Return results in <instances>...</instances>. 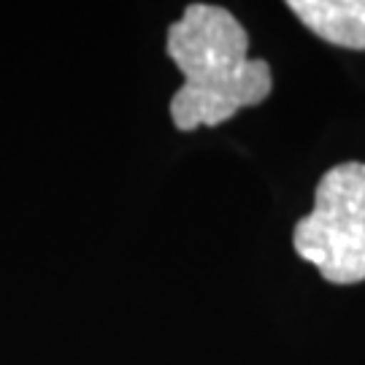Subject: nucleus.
<instances>
[{
  "instance_id": "nucleus-1",
  "label": "nucleus",
  "mask_w": 365,
  "mask_h": 365,
  "mask_svg": "<svg viewBox=\"0 0 365 365\" xmlns=\"http://www.w3.org/2000/svg\"><path fill=\"white\" fill-rule=\"evenodd\" d=\"M165 52L184 76L170 98V119L182 133L217 128L274 90L271 66L249 57V33L222 6H187L168 27Z\"/></svg>"
},
{
  "instance_id": "nucleus-2",
  "label": "nucleus",
  "mask_w": 365,
  "mask_h": 365,
  "mask_svg": "<svg viewBox=\"0 0 365 365\" xmlns=\"http://www.w3.org/2000/svg\"><path fill=\"white\" fill-rule=\"evenodd\" d=\"M292 247L330 284L365 282V163H341L319 179L312 214L292 227Z\"/></svg>"
},
{
  "instance_id": "nucleus-3",
  "label": "nucleus",
  "mask_w": 365,
  "mask_h": 365,
  "mask_svg": "<svg viewBox=\"0 0 365 365\" xmlns=\"http://www.w3.org/2000/svg\"><path fill=\"white\" fill-rule=\"evenodd\" d=\"M287 9L317 38L365 52V0H289Z\"/></svg>"
}]
</instances>
